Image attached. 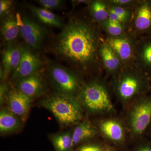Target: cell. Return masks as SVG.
Wrapping results in <instances>:
<instances>
[{
  "label": "cell",
  "instance_id": "obj_20",
  "mask_svg": "<svg viewBox=\"0 0 151 151\" xmlns=\"http://www.w3.org/2000/svg\"><path fill=\"white\" fill-rule=\"evenodd\" d=\"M50 137L56 151H70L74 146L72 134L70 132L54 134Z\"/></svg>",
  "mask_w": 151,
  "mask_h": 151
},
{
  "label": "cell",
  "instance_id": "obj_13",
  "mask_svg": "<svg viewBox=\"0 0 151 151\" xmlns=\"http://www.w3.org/2000/svg\"><path fill=\"white\" fill-rule=\"evenodd\" d=\"M22 122L7 107L2 108L0 111V133L7 134L17 132L21 128Z\"/></svg>",
  "mask_w": 151,
  "mask_h": 151
},
{
  "label": "cell",
  "instance_id": "obj_6",
  "mask_svg": "<svg viewBox=\"0 0 151 151\" xmlns=\"http://www.w3.org/2000/svg\"><path fill=\"white\" fill-rule=\"evenodd\" d=\"M128 122L134 135L142 134L151 123V95L140 97L129 113Z\"/></svg>",
  "mask_w": 151,
  "mask_h": 151
},
{
  "label": "cell",
  "instance_id": "obj_12",
  "mask_svg": "<svg viewBox=\"0 0 151 151\" xmlns=\"http://www.w3.org/2000/svg\"><path fill=\"white\" fill-rule=\"evenodd\" d=\"M106 43L116 52L121 61L126 62L132 58L133 46L128 38L121 36L111 37L107 40Z\"/></svg>",
  "mask_w": 151,
  "mask_h": 151
},
{
  "label": "cell",
  "instance_id": "obj_30",
  "mask_svg": "<svg viewBox=\"0 0 151 151\" xmlns=\"http://www.w3.org/2000/svg\"><path fill=\"white\" fill-rule=\"evenodd\" d=\"M137 151H151V144L147 143L141 147Z\"/></svg>",
  "mask_w": 151,
  "mask_h": 151
},
{
  "label": "cell",
  "instance_id": "obj_22",
  "mask_svg": "<svg viewBox=\"0 0 151 151\" xmlns=\"http://www.w3.org/2000/svg\"><path fill=\"white\" fill-rule=\"evenodd\" d=\"M90 12L93 18L98 22H103L109 18V12L105 4L101 1H94L90 4Z\"/></svg>",
  "mask_w": 151,
  "mask_h": 151
},
{
  "label": "cell",
  "instance_id": "obj_24",
  "mask_svg": "<svg viewBox=\"0 0 151 151\" xmlns=\"http://www.w3.org/2000/svg\"><path fill=\"white\" fill-rule=\"evenodd\" d=\"M106 24V29L110 35L113 37L120 36L123 32L122 23L114 22L108 19Z\"/></svg>",
  "mask_w": 151,
  "mask_h": 151
},
{
  "label": "cell",
  "instance_id": "obj_16",
  "mask_svg": "<svg viewBox=\"0 0 151 151\" xmlns=\"http://www.w3.org/2000/svg\"><path fill=\"white\" fill-rule=\"evenodd\" d=\"M1 33L3 39L7 44L14 42L20 34L16 16L11 14L2 18Z\"/></svg>",
  "mask_w": 151,
  "mask_h": 151
},
{
  "label": "cell",
  "instance_id": "obj_25",
  "mask_svg": "<svg viewBox=\"0 0 151 151\" xmlns=\"http://www.w3.org/2000/svg\"><path fill=\"white\" fill-rule=\"evenodd\" d=\"M13 1L10 0L0 1V16L3 18L11 14L10 11L13 6Z\"/></svg>",
  "mask_w": 151,
  "mask_h": 151
},
{
  "label": "cell",
  "instance_id": "obj_29",
  "mask_svg": "<svg viewBox=\"0 0 151 151\" xmlns=\"http://www.w3.org/2000/svg\"><path fill=\"white\" fill-rule=\"evenodd\" d=\"M132 2L133 1H129V0H115V1H112V2L115 5L121 7H122V6L129 4Z\"/></svg>",
  "mask_w": 151,
  "mask_h": 151
},
{
  "label": "cell",
  "instance_id": "obj_11",
  "mask_svg": "<svg viewBox=\"0 0 151 151\" xmlns=\"http://www.w3.org/2000/svg\"><path fill=\"white\" fill-rule=\"evenodd\" d=\"M32 100L17 88L10 90L6 103L11 112L25 122L27 119Z\"/></svg>",
  "mask_w": 151,
  "mask_h": 151
},
{
  "label": "cell",
  "instance_id": "obj_8",
  "mask_svg": "<svg viewBox=\"0 0 151 151\" xmlns=\"http://www.w3.org/2000/svg\"><path fill=\"white\" fill-rule=\"evenodd\" d=\"M43 62L28 45H22L21 57L18 66L12 73V78L15 81L40 71Z\"/></svg>",
  "mask_w": 151,
  "mask_h": 151
},
{
  "label": "cell",
  "instance_id": "obj_3",
  "mask_svg": "<svg viewBox=\"0 0 151 151\" xmlns=\"http://www.w3.org/2000/svg\"><path fill=\"white\" fill-rule=\"evenodd\" d=\"M77 98L82 108L89 113H107L113 110L107 89L100 82L92 81L83 85Z\"/></svg>",
  "mask_w": 151,
  "mask_h": 151
},
{
  "label": "cell",
  "instance_id": "obj_26",
  "mask_svg": "<svg viewBox=\"0 0 151 151\" xmlns=\"http://www.w3.org/2000/svg\"><path fill=\"white\" fill-rule=\"evenodd\" d=\"M8 85L5 83H1L0 86V104L3 105L6 103L9 93L10 92Z\"/></svg>",
  "mask_w": 151,
  "mask_h": 151
},
{
  "label": "cell",
  "instance_id": "obj_10",
  "mask_svg": "<svg viewBox=\"0 0 151 151\" xmlns=\"http://www.w3.org/2000/svg\"><path fill=\"white\" fill-rule=\"evenodd\" d=\"M22 45L12 42L7 44L2 53L1 79L4 80L18 66L21 57Z\"/></svg>",
  "mask_w": 151,
  "mask_h": 151
},
{
  "label": "cell",
  "instance_id": "obj_7",
  "mask_svg": "<svg viewBox=\"0 0 151 151\" xmlns=\"http://www.w3.org/2000/svg\"><path fill=\"white\" fill-rule=\"evenodd\" d=\"M16 16L20 33L27 45L33 49H39L46 36V30L28 17L19 13Z\"/></svg>",
  "mask_w": 151,
  "mask_h": 151
},
{
  "label": "cell",
  "instance_id": "obj_28",
  "mask_svg": "<svg viewBox=\"0 0 151 151\" xmlns=\"http://www.w3.org/2000/svg\"><path fill=\"white\" fill-rule=\"evenodd\" d=\"M121 19L125 21L129 17V12L127 9L119 6H115L111 9Z\"/></svg>",
  "mask_w": 151,
  "mask_h": 151
},
{
  "label": "cell",
  "instance_id": "obj_19",
  "mask_svg": "<svg viewBox=\"0 0 151 151\" xmlns=\"http://www.w3.org/2000/svg\"><path fill=\"white\" fill-rule=\"evenodd\" d=\"M99 51L107 70L111 72L117 70L120 66L121 60L111 47L107 43L104 44L100 46Z\"/></svg>",
  "mask_w": 151,
  "mask_h": 151
},
{
  "label": "cell",
  "instance_id": "obj_31",
  "mask_svg": "<svg viewBox=\"0 0 151 151\" xmlns=\"http://www.w3.org/2000/svg\"><path fill=\"white\" fill-rule=\"evenodd\" d=\"M147 130H148L149 134L151 136V123Z\"/></svg>",
  "mask_w": 151,
  "mask_h": 151
},
{
  "label": "cell",
  "instance_id": "obj_27",
  "mask_svg": "<svg viewBox=\"0 0 151 151\" xmlns=\"http://www.w3.org/2000/svg\"><path fill=\"white\" fill-rule=\"evenodd\" d=\"M78 151H109V150L101 145L90 144L82 146Z\"/></svg>",
  "mask_w": 151,
  "mask_h": 151
},
{
  "label": "cell",
  "instance_id": "obj_23",
  "mask_svg": "<svg viewBox=\"0 0 151 151\" xmlns=\"http://www.w3.org/2000/svg\"><path fill=\"white\" fill-rule=\"evenodd\" d=\"M36 1L40 7L50 11L61 8L64 3V1L61 0H38Z\"/></svg>",
  "mask_w": 151,
  "mask_h": 151
},
{
  "label": "cell",
  "instance_id": "obj_15",
  "mask_svg": "<svg viewBox=\"0 0 151 151\" xmlns=\"http://www.w3.org/2000/svg\"><path fill=\"white\" fill-rule=\"evenodd\" d=\"M101 132L109 139L121 142L125 138V131L122 124L116 120L109 119L101 122L100 124Z\"/></svg>",
  "mask_w": 151,
  "mask_h": 151
},
{
  "label": "cell",
  "instance_id": "obj_5",
  "mask_svg": "<svg viewBox=\"0 0 151 151\" xmlns=\"http://www.w3.org/2000/svg\"><path fill=\"white\" fill-rule=\"evenodd\" d=\"M48 71L50 78L57 92L77 97L83 85L74 72L55 63L48 65Z\"/></svg>",
  "mask_w": 151,
  "mask_h": 151
},
{
  "label": "cell",
  "instance_id": "obj_1",
  "mask_svg": "<svg viewBox=\"0 0 151 151\" xmlns=\"http://www.w3.org/2000/svg\"><path fill=\"white\" fill-rule=\"evenodd\" d=\"M98 40L94 28L79 19H70L58 35L54 50L58 56L87 68L97 59Z\"/></svg>",
  "mask_w": 151,
  "mask_h": 151
},
{
  "label": "cell",
  "instance_id": "obj_18",
  "mask_svg": "<svg viewBox=\"0 0 151 151\" xmlns=\"http://www.w3.org/2000/svg\"><path fill=\"white\" fill-rule=\"evenodd\" d=\"M71 134L74 146L94 138L97 130L89 121L85 120L77 124Z\"/></svg>",
  "mask_w": 151,
  "mask_h": 151
},
{
  "label": "cell",
  "instance_id": "obj_21",
  "mask_svg": "<svg viewBox=\"0 0 151 151\" xmlns=\"http://www.w3.org/2000/svg\"><path fill=\"white\" fill-rule=\"evenodd\" d=\"M139 56L143 67L151 73V37L142 41L139 51Z\"/></svg>",
  "mask_w": 151,
  "mask_h": 151
},
{
  "label": "cell",
  "instance_id": "obj_17",
  "mask_svg": "<svg viewBox=\"0 0 151 151\" xmlns=\"http://www.w3.org/2000/svg\"><path fill=\"white\" fill-rule=\"evenodd\" d=\"M28 8L42 23L59 28L63 29L64 27L60 17L51 11L32 5H28Z\"/></svg>",
  "mask_w": 151,
  "mask_h": 151
},
{
  "label": "cell",
  "instance_id": "obj_9",
  "mask_svg": "<svg viewBox=\"0 0 151 151\" xmlns=\"http://www.w3.org/2000/svg\"><path fill=\"white\" fill-rule=\"evenodd\" d=\"M15 81L16 88L32 100L41 96L45 92V83L40 71Z\"/></svg>",
  "mask_w": 151,
  "mask_h": 151
},
{
  "label": "cell",
  "instance_id": "obj_4",
  "mask_svg": "<svg viewBox=\"0 0 151 151\" xmlns=\"http://www.w3.org/2000/svg\"><path fill=\"white\" fill-rule=\"evenodd\" d=\"M150 78L146 73L132 70L124 71L116 82L117 95L123 103H127L137 96H142L151 89Z\"/></svg>",
  "mask_w": 151,
  "mask_h": 151
},
{
  "label": "cell",
  "instance_id": "obj_14",
  "mask_svg": "<svg viewBox=\"0 0 151 151\" xmlns=\"http://www.w3.org/2000/svg\"><path fill=\"white\" fill-rule=\"evenodd\" d=\"M135 26L141 32L151 30V1H144L138 6L135 19Z\"/></svg>",
  "mask_w": 151,
  "mask_h": 151
},
{
  "label": "cell",
  "instance_id": "obj_2",
  "mask_svg": "<svg viewBox=\"0 0 151 151\" xmlns=\"http://www.w3.org/2000/svg\"><path fill=\"white\" fill-rule=\"evenodd\" d=\"M40 104L63 126L75 125L82 119V108L77 97L57 92L45 98Z\"/></svg>",
  "mask_w": 151,
  "mask_h": 151
}]
</instances>
